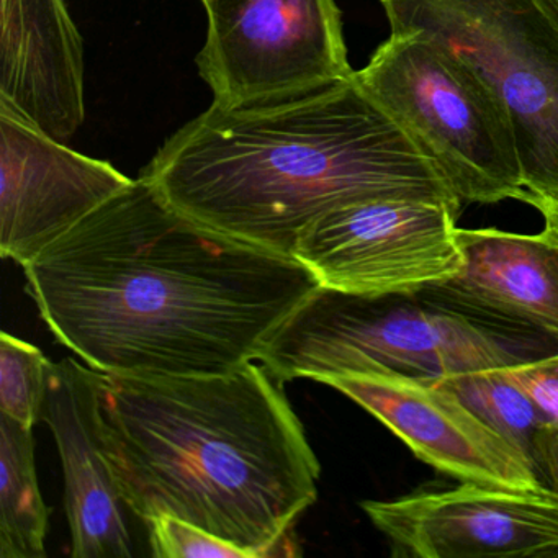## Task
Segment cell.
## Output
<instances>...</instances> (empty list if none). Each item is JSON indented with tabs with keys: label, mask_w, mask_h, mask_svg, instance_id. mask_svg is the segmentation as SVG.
<instances>
[{
	"label": "cell",
	"mask_w": 558,
	"mask_h": 558,
	"mask_svg": "<svg viewBox=\"0 0 558 558\" xmlns=\"http://www.w3.org/2000/svg\"><path fill=\"white\" fill-rule=\"evenodd\" d=\"M532 349L518 332L421 293L368 296L319 286L274 331L257 362L283 384L387 372L447 378L548 354Z\"/></svg>",
	"instance_id": "4"
},
{
	"label": "cell",
	"mask_w": 558,
	"mask_h": 558,
	"mask_svg": "<svg viewBox=\"0 0 558 558\" xmlns=\"http://www.w3.org/2000/svg\"><path fill=\"white\" fill-rule=\"evenodd\" d=\"M531 459L541 485L558 496V426L544 424L535 433Z\"/></svg>",
	"instance_id": "20"
},
{
	"label": "cell",
	"mask_w": 558,
	"mask_h": 558,
	"mask_svg": "<svg viewBox=\"0 0 558 558\" xmlns=\"http://www.w3.org/2000/svg\"><path fill=\"white\" fill-rule=\"evenodd\" d=\"M355 80L429 156L462 204L524 202L508 112L456 54L420 32L391 34Z\"/></svg>",
	"instance_id": "5"
},
{
	"label": "cell",
	"mask_w": 558,
	"mask_h": 558,
	"mask_svg": "<svg viewBox=\"0 0 558 558\" xmlns=\"http://www.w3.org/2000/svg\"><path fill=\"white\" fill-rule=\"evenodd\" d=\"M140 178L192 220L290 257L316 221L355 202L408 197L462 207L355 74L282 102L211 104Z\"/></svg>",
	"instance_id": "2"
},
{
	"label": "cell",
	"mask_w": 558,
	"mask_h": 558,
	"mask_svg": "<svg viewBox=\"0 0 558 558\" xmlns=\"http://www.w3.org/2000/svg\"><path fill=\"white\" fill-rule=\"evenodd\" d=\"M537 2L558 25V0H537Z\"/></svg>",
	"instance_id": "22"
},
{
	"label": "cell",
	"mask_w": 558,
	"mask_h": 558,
	"mask_svg": "<svg viewBox=\"0 0 558 558\" xmlns=\"http://www.w3.org/2000/svg\"><path fill=\"white\" fill-rule=\"evenodd\" d=\"M524 204L531 205L535 210L541 211L544 217L545 227L551 228L558 234V202L548 201V198L537 197V195H525Z\"/></svg>",
	"instance_id": "21"
},
{
	"label": "cell",
	"mask_w": 558,
	"mask_h": 558,
	"mask_svg": "<svg viewBox=\"0 0 558 558\" xmlns=\"http://www.w3.org/2000/svg\"><path fill=\"white\" fill-rule=\"evenodd\" d=\"M106 374L74 357L48 364L40 420L57 440L64 473V509L74 558L133 555L132 512L123 499L104 437Z\"/></svg>",
	"instance_id": "12"
},
{
	"label": "cell",
	"mask_w": 558,
	"mask_h": 558,
	"mask_svg": "<svg viewBox=\"0 0 558 558\" xmlns=\"http://www.w3.org/2000/svg\"><path fill=\"white\" fill-rule=\"evenodd\" d=\"M48 364L37 345L0 335V413L28 427L40 421Z\"/></svg>",
	"instance_id": "17"
},
{
	"label": "cell",
	"mask_w": 558,
	"mask_h": 558,
	"mask_svg": "<svg viewBox=\"0 0 558 558\" xmlns=\"http://www.w3.org/2000/svg\"><path fill=\"white\" fill-rule=\"evenodd\" d=\"M22 269L57 341L113 377L227 374L259 361L319 287L295 257L192 220L142 178Z\"/></svg>",
	"instance_id": "1"
},
{
	"label": "cell",
	"mask_w": 558,
	"mask_h": 558,
	"mask_svg": "<svg viewBox=\"0 0 558 558\" xmlns=\"http://www.w3.org/2000/svg\"><path fill=\"white\" fill-rule=\"evenodd\" d=\"M198 74L223 109L282 102L351 80L336 0H211Z\"/></svg>",
	"instance_id": "7"
},
{
	"label": "cell",
	"mask_w": 558,
	"mask_h": 558,
	"mask_svg": "<svg viewBox=\"0 0 558 558\" xmlns=\"http://www.w3.org/2000/svg\"><path fill=\"white\" fill-rule=\"evenodd\" d=\"M204 2V5L210 4L211 0H202Z\"/></svg>",
	"instance_id": "23"
},
{
	"label": "cell",
	"mask_w": 558,
	"mask_h": 558,
	"mask_svg": "<svg viewBox=\"0 0 558 558\" xmlns=\"http://www.w3.org/2000/svg\"><path fill=\"white\" fill-rule=\"evenodd\" d=\"M462 269L426 299L475 318L511 323L558 345V234L457 228Z\"/></svg>",
	"instance_id": "14"
},
{
	"label": "cell",
	"mask_w": 558,
	"mask_h": 558,
	"mask_svg": "<svg viewBox=\"0 0 558 558\" xmlns=\"http://www.w3.org/2000/svg\"><path fill=\"white\" fill-rule=\"evenodd\" d=\"M135 182L0 106V256L22 267Z\"/></svg>",
	"instance_id": "10"
},
{
	"label": "cell",
	"mask_w": 558,
	"mask_h": 558,
	"mask_svg": "<svg viewBox=\"0 0 558 558\" xmlns=\"http://www.w3.org/2000/svg\"><path fill=\"white\" fill-rule=\"evenodd\" d=\"M393 557H558V496L460 482L361 502Z\"/></svg>",
	"instance_id": "9"
},
{
	"label": "cell",
	"mask_w": 558,
	"mask_h": 558,
	"mask_svg": "<svg viewBox=\"0 0 558 558\" xmlns=\"http://www.w3.org/2000/svg\"><path fill=\"white\" fill-rule=\"evenodd\" d=\"M459 205L380 197L345 205L316 221L293 257L319 286L357 295H416L462 269Z\"/></svg>",
	"instance_id": "8"
},
{
	"label": "cell",
	"mask_w": 558,
	"mask_h": 558,
	"mask_svg": "<svg viewBox=\"0 0 558 558\" xmlns=\"http://www.w3.org/2000/svg\"><path fill=\"white\" fill-rule=\"evenodd\" d=\"M0 106L58 142L83 125V37L64 0H0Z\"/></svg>",
	"instance_id": "13"
},
{
	"label": "cell",
	"mask_w": 558,
	"mask_h": 558,
	"mask_svg": "<svg viewBox=\"0 0 558 558\" xmlns=\"http://www.w3.org/2000/svg\"><path fill=\"white\" fill-rule=\"evenodd\" d=\"M153 557L158 558H251L247 551L205 529L172 518L159 515L148 524Z\"/></svg>",
	"instance_id": "18"
},
{
	"label": "cell",
	"mask_w": 558,
	"mask_h": 558,
	"mask_svg": "<svg viewBox=\"0 0 558 558\" xmlns=\"http://www.w3.org/2000/svg\"><path fill=\"white\" fill-rule=\"evenodd\" d=\"M502 372L558 426V351L506 365Z\"/></svg>",
	"instance_id": "19"
},
{
	"label": "cell",
	"mask_w": 558,
	"mask_h": 558,
	"mask_svg": "<svg viewBox=\"0 0 558 558\" xmlns=\"http://www.w3.org/2000/svg\"><path fill=\"white\" fill-rule=\"evenodd\" d=\"M32 429L0 413V558L47 557L48 508Z\"/></svg>",
	"instance_id": "15"
},
{
	"label": "cell",
	"mask_w": 558,
	"mask_h": 558,
	"mask_svg": "<svg viewBox=\"0 0 558 558\" xmlns=\"http://www.w3.org/2000/svg\"><path fill=\"white\" fill-rule=\"evenodd\" d=\"M400 437L417 459L460 482L511 489L544 488L534 463L437 378L401 374L329 378Z\"/></svg>",
	"instance_id": "11"
},
{
	"label": "cell",
	"mask_w": 558,
	"mask_h": 558,
	"mask_svg": "<svg viewBox=\"0 0 558 558\" xmlns=\"http://www.w3.org/2000/svg\"><path fill=\"white\" fill-rule=\"evenodd\" d=\"M282 387L257 361L217 375H106L104 437L132 514L192 522L251 558L299 555L293 529L318 498L322 465Z\"/></svg>",
	"instance_id": "3"
},
{
	"label": "cell",
	"mask_w": 558,
	"mask_h": 558,
	"mask_svg": "<svg viewBox=\"0 0 558 558\" xmlns=\"http://www.w3.org/2000/svg\"><path fill=\"white\" fill-rule=\"evenodd\" d=\"M502 368L470 372L437 380L459 395L470 410L531 457L535 433L550 421L514 381L506 377Z\"/></svg>",
	"instance_id": "16"
},
{
	"label": "cell",
	"mask_w": 558,
	"mask_h": 558,
	"mask_svg": "<svg viewBox=\"0 0 558 558\" xmlns=\"http://www.w3.org/2000/svg\"><path fill=\"white\" fill-rule=\"evenodd\" d=\"M391 34L420 32L499 97L529 194L558 202V25L537 0H380Z\"/></svg>",
	"instance_id": "6"
}]
</instances>
